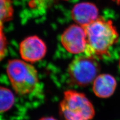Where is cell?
Wrapping results in <instances>:
<instances>
[{
	"label": "cell",
	"mask_w": 120,
	"mask_h": 120,
	"mask_svg": "<svg viewBox=\"0 0 120 120\" xmlns=\"http://www.w3.org/2000/svg\"><path fill=\"white\" fill-rule=\"evenodd\" d=\"M87 35L86 55L94 58L109 56L110 48L117 42L119 35L111 20L99 17L90 24L82 27Z\"/></svg>",
	"instance_id": "obj_1"
},
{
	"label": "cell",
	"mask_w": 120,
	"mask_h": 120,
	"mask_svg": "<svg viewBox=\"0 0 120 120\" xmlns=\"http://www.w3.org/2000/svg\"><path fill=\"white\" fill-rule=\"evenodd\" d=\"M7 72L13 89L19 95L30 94L35 91L39 84L35 67L22 60L9 61Z\"/></svg>",
	"instance_id": "obj_2"
},
{
	"label": "cell",
	"mask_w": 120,
	"mask_h": 120,
	"mask_svg": "<svg viewBox=\"0 0 120 120\" xmlns=\"http://www.w3.org/2000/svg\"><path fill=\"white\" fill-rule=\"evenodd\" d=\"M60 111L65 120H91L95 115L94 108L86 96L74 90L64 93Z\"/></svg>",
	"instance_id": "obj_3"
},
{
	"label": "cell",
	"mask_w": 120,
	"mask_h": 120,
	"mask_svg": "<svg viewBox=\"0 0 120 120\" xmlns=\"http://www.w3.org/2000/svg\"><path fill=\"white\" fill-rule=\"evenodd\" d=\"M100 71L96 59L85 55L74 59L68 67L71 80L79 86H86L94 81Z\"/></svg>",
	"instance_id": "obj_4"
},
{
	"label": "cell",
	"mask_w": 120,
	"mask_h": 120,
	"mask_svg": "<svg viewBox=\"0 0 120 120\" xmlns=\"http://www.w3.org/2000/svg\"><path fill=\"white\" fill-rule=\"evenodd\" d=\"M61 41L66 50L74 54L85 52L87 46L85 30L82 26L77 25L69 26L63 33Z\"/></svg>",
	"instance_id": "obj_5"
},
{
	"label": "cell",
	"mask_w": 120,
	"mask_h": 120,
	"mask_svg": "<svg viewBox=\"0 0 120 120\" xmlns=\"http://www.w3.org/2000/svg\"><path fill=\"white\" fill-rule=\"evenodd\" d=\"M47 52L44 41L36 36H30L21 42L20 52L22 58L29 62H36L43 59Z\"/></svg>",
	"instance_id": "obj_6"
},
{
	"label": "cell",
	"mask_w": 120,
	"mask_h": 120,
	"mask_svg": "<svg viewBox=\"0 0 120 120\" xmlns=\"http://www.w3.org/2000/svg\"><path fill=\"white\" fill-rule=\"evenodd\" d=\"M99 10L93 3L82 2L76 4L72 10L73 20L82 27L90 24L98 18Z\"/></svg>",
	"instance_id": "obj_7"
},
{
	"label": "cell",
	"mask_w": 120,
	"mask_h": 120,
	"mask_svg": "<svg viewBox=\"0 0 120 120\" xmlns=\"http://www.w3.org/2000/svg\"><path fill=\"white\" fill-rule=\"evenodd\" d=\"M117 86L115 79L109 74L99 75L94 81L93 90L95 94L100 98L110 97L114 93Z\"/></svg>",
	"instance_id": "obj_8"
},
{
	"label": "cell",
	"mask_w": 120,
	"mask_h": 120,
	"mask_svg": "<svg viewBox=\"0 0 120 120\" xmlns=\"http://www.w3.org/2000/svg\"><path fill=\"white\" fill-rule=\"evenodd\" d=\"M14 103L15 97L12 91L0 86V113L9 110Z\"/></svg>",
	"instance_id": "obj_9"
},
{
	"label": "cell",
	"mask_w": 120,
	"mask_h": 120,
	"mask_svg": "<svg viewBox=\"0 0 120 120\" xmlns=\"http://www.w3.org/2000/svg\"><path fill=\"white\" fill-rule=\"evenodd\" d=\"M14 13L11 0H0V22L8 21L12 18Z\"/></svg>",
	"instance_id": "obj_10"
},
{
	"label": "cell",
	"mask_w": 120,
	"mask_h": 120,
	"mask_svg": "<svg viewBox=\"0 0 120 120\" xmlns=\"http://www.w3.org/2000/svg\"><path fill=\"white\" fill-rule=\"evenodd\" d=\"M7 40L3 30V23L0 22V61L2 60L6 54Z\"/></svg>",
	"instance_id": "obj_11"
},
{
	"label": "cell",
	"mask_w": 120,
	"mask_h": 120,
	"mask_svg": "<svg viewBox=\"0 0 120 120\" xmlns=\"http://www.w3.org/2000/svg\"><path fill=\"white\" fill-rule=\"evenodd\" d=\"M47 0H29L30 4L32 7H36L44 4Z\"/></svg>",
	"instance_id": "obj_12"
},
{
	"label": "cell",
	"mask_w": 120,
	"mask_h": 120,
	"mask_svg": "<svg viewBox=\"0 0 120 120\" xmlns=\"http://www.w3.org/2000/svg\"><path fill=\"white\" fill-rule=\"evenodd\" d=\"M39 120H57L56 119H55L53 117H43L41 118Z\"/></svg>",
	"instance_id": "obj_13"
},
{
	"label": "cell",
	"mask_w": 120,
	"mask_h": 120,
	"mask_svg": "<svg viewBox=\"0 0 120 120\" xmlns=\"http://www.w3.org/2000/svg\"><path fill=\"white\" fill-rule=\"evenodd\" d=\"M112 1L115 2V3H117V4L120 5V0H112Z\"/></svg>",
	"instance_id": "obj_14"
},
{
	"label": "cell",
	"mask_w": 120,
	"mask_h": 120,
	"mask_svg": "<svg viewBox=\"0 0 120 120\" xmlns=\"http://www.w3.org/2000/svg\"><path fill=\"white\" fill-rule=\"evenodd\" d=\"M119 66H120V60H119Z\"/></svg>",
	"instance_id": "obj_15"
}]
</instances>
